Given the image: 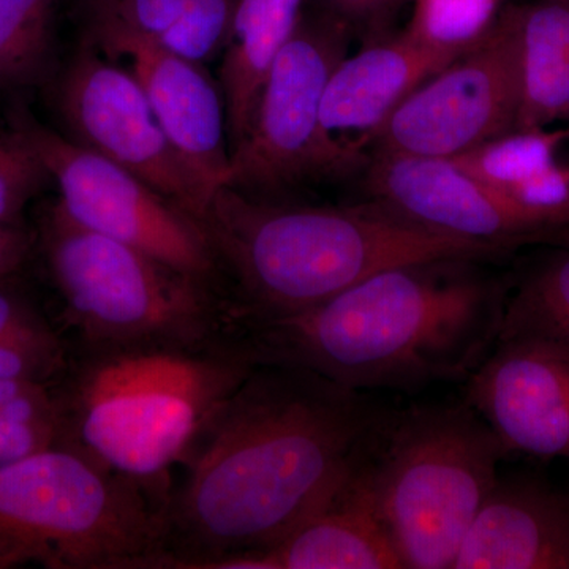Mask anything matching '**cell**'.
<instances>
[{"mask_svg":"<svg viewBox=\"0 0 569 569\" xmlns=\"http://www.w3.org/2000/svg\"><path fill=\"white\" fill-rule=\"evenodd\" d=\"M389 419L310 370L254 366L183 459L159 568H219L272 548L369 462Z\"/></svg>","mask_w":569,"mask_h":569,"instance_id":"obj_1","label":"cell"},{"mask_svg":"<svg viewBox=\"0 0 569 569\" xmlns=\"http://www.w3.org/2000/svg\"><path fill=\"white\" fill-rule=\"evenodd\" d=\"M482 264L395 266L321 305L231 335L257 365L299 367L355 391L467 380L500 337L509 293Z\"/></svg>","mask_w":569,"mask_h":569,"instance_id":"obj_2","label":"cell"},{"mask_svg":"<svg viewBox=\"0 0 569 569\" xmlns=\"http://www.w3.org/2000/svg\"><path fill=\"white\" fill-rule=\"evenodd\" d=\"M233 296L228 329L293 316L395 266L496 261L498 247L433 233L385 206H293L219 187L200 220Z\"/></svg>","mask_w":569,"mask_h":569,"instance_id":"obj_3","label":"cell"},{"mask_svg":"<svg viewBox=\"0 0 569 569\" xmlns=\"http://www.w3.org/2000/svg\"><path fill=\"white\" fill-rule=\"evenodd\" d=\"M254 366L230 332L203 342L84 350L54 389L61 445L137 479L164 503L168 471Z\"/></svg>","mask_w":569,"mask_h":569,"instance_id":"obj_4","label":"cell"},{"mask_svg":"<svg viewBox=\"0 0 569 569\" xmlns=\"http://www.w3.org/2000/svg\"><path fill=\"white\" fill-rule=\"evenodd\" d=\"M152 497L63 445L0 467V568H159L163 505Z\"/></svg>","mask_w":569,"mask_h":569,"instance_id":"obj_5","label":"cell"},{"mask_svg":"<svg viewBox=\"0 0 569 569\" xmlns=\"http://www.w3.org/2000/svg\"><path fill=\"white\" fill-rule=\"evenodd\" d=\"M505 456L467 402L415 407L389 419L367 468L403 568L452 569Z\"/></svg>","mask_w":569,"mask_h":569,"instance_id":"obj_6","label":"cell"},{"mask_svg":"<svg viewBox=\"0 0 569 569\" xmlns=\"http://www.w3.org/2000/svg\"><path fill=\"white\" fill-rule=\"evenodd\" d=\"M40 244L84 350L228 335L217 288L82 227L58 200L41 217Z\"/></svg>","mask_w":569,"mask_h":569,"instance_id":"obj_7","label":"cell"},{"mask_svg":"<svg viewBox=\"0 0 569 569\" xmlns=\"http://www.w3.org/2000/svg\"><path fill=\"white\" fill-rule=\"evenodd\" d=\"M351 39L339 22L302 9L269 70L249 133L231 152L222 187L279 201L306 183L339 181L367 167L358 144L331 137L321 123L326 86Z\"/></svg>","mask_w":569,"mask_h":569,"instance_id":"obj_8","label":"cell"},{"mask_svg":"<svg viewBox=\"0 0 569 569\" xmlns=\"http://www.w3.org/2000/svg\"><path fill=\"white\" fill-rule=\"evenodd\" d=\"M11 126L31 142L74 222L159 258L217 288L220 271L201 223L126 168L18 110Z\"/></svg>","mask_w":569,"mask_h":569,"instance_id":"obj_9","label":"cell"},{"mask_svg":"<svg viewBox=\"0 0 569 569\" xmlns=\"http://www.w3.org/2000/svg\"><path fill=\"white\" fill-rule=\"evenodd\" d=\"M515 24L501 9L488 36L418 86L373 134V153L456 159L518 127Z\"/></svg>","mask_w":569,"mask_h":569,"instance_id":"obj_10","label":"cell"},{"mask_svg":"<svg viewBox=\"0 0 569 569\" xmlns=\"http://www.w3.org/2000/svg\"><path fill=\"white\" fill-rule=\"evenodd\" d=\"M54 104L69 140L126 168L200 222L211 193L176 152L126 67L82 40L56 74Z\"/></svg>","mask_w":569,"mask_h":569,"instance_id":"obj_11","label":"cell"},{"mask_svg":"<svg viewBox=\"0 0 569 569\" xmlns=\"http://www.w3.org/2000/svg\"><path fill=\"white\" fill-rule=\"evenodd\" d=\"M370 201L433 233L512 250L569 246L553 227L501 197L456 160L373 153L366 167Z\"/></svg>","mask_w":569,"mask_h":569,"instance_id":"obj_12","label":"cell"},{"mask_svg":"<svg viewBox=\"0 0 569 569\" xmlns=\"http://www.w3.org/2000/svg\"><path fill=\"white\" fill-rule=\"evenodd\" d=\"M467 403L507 455L569 460V351L542 337L500 335L467 378Z\"/></svg>","mask_w":569,"mask_h":569,"instance_id":"obj_13","label":"cell"},{"mask_svg":"<svg viewBox=\"0 0 569 569\" xmlns=\"http://www.w3.org/2000/svg\"><path fill=\"white\" fill-rule=\"evenodd\" d=\"M84 40L133 74L176 152L212 197L227 179L230 144L222 89L204 63L119 29L86 28Z\"/></svg>","mask_w":569,"mask_h":569,"instance_id":"obj_14","label":"cell"},{"mask_svg":"<svg viewBox=\"0 0 569 569\" xmlns=\"http://www.w3.org/2000/svg\"><path fill=\"white\" fill-rule=\"evenodd\" d=\"M452 569H569L565 493L538 479L498 478L471 520Z\"/></svg>","mask_w":569,"mask_h":569,"instance_id":"obj_15","label":"cell"},{"mask_svg":"<svg viewBox=\"0 0 569 569\" xmlns=\"http://www.w3.org/2000/svg\"><path fill=\"white\" fill-rule=\"evenodd\" d=\"M367 466L282 541L260 552L231 557L219 568H403L378 509Z\"/></svg>","mask_w":569,"mask_h":569,"instance_id":"obj_16","label":"cell"},{"mask_svg":"<svg viewBox=\"0 0 569 569\" xmlns=\"http://www.w3.org/2000/svg\"><path fill=\"white\" fill-rule=\"evenodd\" d=\"M456 58L407 31L365 41L361 50L340 61L326 86L321 107L326 133L347 142H353L356 133L369 142L418 86Z\"/></svg>","mask_w":569,"mask_h":569,"instance_id":"obj_17","label":"cell"},{"mask_svg":"<svg viewBox=\"0 0 569 569\" xmlns=\"http://www.w3.org/2000/svg\"><path fill=\"white\" fill-rule=\"evenodd\" d=\"M567 130H512L456 162L523 211L569 231V167L557 160Z\"/></svg>","mask_w":569,"mask_h":569,"instance_id":"obj_18","label":"cell"},{"mask_svg":"<svg viewBox=\"0 0 569 569\" xmlns=\"http://www.w3.org/2000/svg\"><path fill=\"white\" fill-rule=\"evenodd\" d=\"M305 0H241L222 52L219 84L231 152L252 126L269 70L290 39Z\"/></svg>","mask_w":569,"mask_h":569,"instance_id":"obj_19","label":"cell"},{"mask_svg":"<svg viewBox=\"0 0 569 569\" xmlns=\"http://www.w3.org/2000/svg\"><path fill=\"white\" fill-rule=\"evenodd\" d=\"M507 9L519 51L516 130L569 123V0H530Z\"/></svg>","mask_w":569,"mask_h":569,"instance_id":"obj_20","label":"cell"},{"mask_svg":"<svg viewBox=\"0 0 569 569\" xmlns=\"http://www.w3.org/2000/svg\"><path fill=\"white\" fill-rule=\"evenodd\" d=\"M58 2L0 0V97L54 78Z\"/></svg>","mask_w":569,"mask_h":569,"instance_id":"obj_21","label":"cell"},{"mask_svg":"<svg viewBox=\"0 0 569 569\" xmlns=\"http://www.w3.org/2000/svg\"><path fill=\"white\" fill-rule=\"evenodd\" d=\"M500 335L542 337L569 351V246H560L509 284Z\"/></svg>","mask_w":569,"mask_h":569,"instance_id":"obj_22","label":"cell"},{"mask_svg":"<svg viewBox=\"0 0 569 569\" xmlns=\"http://www.w3.org/2000/svg\"><path fill=\"white\" fill-rule=\"evenodd\" d=\"M406 31L427 47L459 56L496 24L501 0H411Z\"/></svg>","mask_w":569,"mask_h":569,"instance_id":"obj_23","label":"cell"},{"mask_svg":"<svg viewBox=\"0 0 569 569\" xmlns=\"http://www.w3.org/2000/svg\"><path fill=\"white\" fill-rule=\"evenodd\" d=\"M62 425L52 387H31L0 403V467L61 445Z\"/></svg>","mask_w":569,"mask_h":569,"instance_id":"obj_24","label":"cell"},{"mask_svg":"<svg viewBox=\"0 0 569 569\" xmlns=\"http://www.w3.org/2000/svg\"><path fill=\"white\" fill-rule=\"evenodd\" d=\"M69 366L67 348L47 321L0 337V381L56 387Z\"/></svg>","mask_w":569,"mask_h":569,"instance_id":"obj_25","label":"cell"},{"mask_svg":"<svg viewBox=\"0 0 569 569\" xmlns=\"http://www.w3.org/2000/svg\"><path fill=\"white\" fill-rule=\"evenodd\" d=\"M241 0H183L181 14L160 37L167 50L206 63L222 54Z\"/></svg>","mask_w":569,"mask_h":569,"instance_id":"obj_26","label":"cell"},{"mask_svg":"<svg viewBox=\"0 0 569 569\" xmlns=\"http://www.w3.org/2000/svg\"><path fill=\"white\" fill-rule=\"evenodd\" d=\"M51 181L31 142L11 126L0 129V223H22L26 206Z\"/></svg>","mask_w":569,"mask_h":569,"instance_id":"obj_27","label":"cell"},{"mask_svg":"<svg viewBox=\"0 0 569 569\" xmlns=\"http://www.w3.org/2000/svg\"><path fill=\"white\" fill-rule=\"evenodd\" d=\"M182 7L183 0H84L86 28L119 29L159 40Z\"/></svg>","mask_w":569,"mask_h":569,"instance_id":"obj_28","label":"cell"},{"mask_svg":"<svg viewBox=\"0 0 569 569\" xmlns=\"http://www.w3.org/2000/svg\"><path fill=\"white\" fill-rule=\"evenodd\" d=\"M411 0H305L306 9L342 24L351 37L369 41L388 33L400 7Z\"/></svg>","mask_w":569,"mask_h":569,"instance_id":"obj_29","label":"cell"},{"mask_svg":"<svg viewBox=\"0 0 569 569\" xmlns=\"http://www.w3.org/2000/svg\"><path fill=\"white\" fill-rule=\"evenodd\" d=\"M36 236L22 223H0V282L10 280L31 257Z\"/></svg>","mask_w":569,"mask_h":569,"instance_id":"obj_30","label":"cell"},{"mask_svg":"<svg viewBox=\"0 0 569 569\" xmlns=\"http://www.w3.org/2000/svg\"><path fill=\"white\" fill-rule=\"evenodd\" d=\"M9 282H0V337L44 321L36 306L20 291L11 288Z\"/></svg>","mask_w":569,"mask_h":569,"instance_id":"obj_31","label":"cell"},{"mask_svg":"<svg viewBox=\"0 0 569 569\" xmlns=\"http://www.w3.org/2000/svg\"><path fill=\"white\" fill-rule=\"evenodd\" d=\"M31 387H41V385H21V383H9V381H0V403L9 400L10 397L20 395L24 389Z\"/></svg>","mask_w":569,"mask_h":569,"instance_id":"obj_32","label":"cell"},{"mask_svg":"<svg viewBox=\"0 0 569 569\" xmlns=\"http://www.w3.org/2000/svg\"><path fill=\"white\" fill-rule=\"evenodd\" d=\"M565 493V498H567V503H568V508H569V492H563Z\"/></svg>","mask_w":569,"mask_h":569,"instance_id":"obj_33","label":"cell"}]
</instances>
